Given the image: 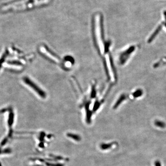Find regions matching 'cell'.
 Wrapping results in <instances>:
<instances>
[{
  "label": "cell",
  "instance_id": "cell-1",
  "mask_svg": "<svg viewBox=\"0 0 166 166\" xmlns=\"http://www.w3.org/2000/svg\"><path fill=\"white\" fill-rule=\"evenodd\" d=\"M94 31L97 45L102 54L108 50V46H106L103 38V16L100 13L95 15L94 17Z\"/></svg>",
  "mask_w": 166,
  "mask_h": 166
},
{
  "label": "cell",
  "instance_id": "cell-2",
  "mask_svg": "<svg viewBox=\"0 0 166 166\" xmlns=\"http://www.w3.org/2000/svg\"><path fill=\"white\" fill-rule=\"evenodd\" d=\"M0 114H6L5 122L7 132L6 135L12 139L13 138L14 133L13 127L15 120V114L13 112V110L11 107L2 109L0 110Z\"/></svg>",
  "mask_w": 166,
  "mask_h": 166
},
{
  "label": "cell",
  "instance_id": "cell-3",
  "mask_svg": "<svg viewBox=\"0 0 166 166\" xmlns=\"http://www.w3.org/2000/svg\"><path fill=\"white\" fill-rule=\"evenodd\" d=\"M137 48V45H131L126 48L120 53L119 57V62L121 65H124L128 61L131 55L135 52Z\"/></svg>",
  "mask_w": 166,
  "mask_h": 166
},
{
  "label": "cell",
  "instance_id": "cell-4",
  "mask_svg": "<svg viewBox=\"0 0 166 166\" xmlns=\"http://www.w3.org/2000/svg\"><path fill=\"white\" fill-rule=\"evenodd\" d=\"M23 80L24 83L26 84L27 85L31 87L35 92H36L39 96L42 97L44 98L45 97V94L41 90H40L39 88L38 87L34 82L31 80V79L28 78L27 77H24L23 79Z\"/></svg>",
  "mask_w": 166,
  "mask_h": 166
},
{
  "label": "cell",
  "instance_id": "cell-5",
  "mask_svg": "<svg viewBox=\"0 0 166 166\" xmlns=\"http://www.w3.org/2000/svg\"><path fill=\"white\" fill-rule=\"evenodd\" d=\"M40 49L42 53H43L44 55H46V56L48 57V58L52 60L53 61H55L56 62H60V60L58 59V58L55 56V55H53L52 53L50 52V51L47 50L45 47H40Z\"/></svg>",
  "mask_w": 166,
  "mask_h": 166
},
{
  "label": "cell",
  "instance_id": "cell-6",
  "mask_svg": "<svg viewBox=\"0 0 166 166\" xmlns=\"http://www.w3.org/2000/svg\"><path fill=\"white\" fill-rule=\"evenodd\" d=\"M143 94H144V93H143V90L140 89H138L131 93L130 95V97L132 99L138 98V97H140L141 96H142Z\"/></svg>",
  "mask_w": 166,
  "mask_h": 166
},
{
  "label": "cell",
  "instance_id": "cell-7",
  "mask_svg": "<svg viewBox=\"0 0 166 166\" xmlns=\"http://www.w3.org/2000/svg\"><path fill=\"white\" fill-rule=\"evenodd\" d=\"M12 152V149L9 147L0 148V156L10 155L11 154Z\"/></svg>",
  "mask_w": 166,
  "mask_h": 166
},
{
  "label": "cell",
  "instance_id": "cell-8",
  "mask_svg": "<svg viewBox=\"0 0 166 166\" xmlns=\"http://www.w3.org/2000/svg\"><path fill=\"white\" fill-rule=\"evenodd\" d=\"M67 135L68 137L71 138L73 139L76 140L77 141H79L80 140H81V138L79 136L76 135V134H72V133H68L67 134Z\"/></svg>",
  "mask_w": 166,
  "mask_h": 166
},
{
  "label": "cell",
  "instance_id": "cell-9",
  "mask_svg": "<svg viewBox=\"0 0 166 166\" xmlns=\"http://www.w3.org/2000/svg\"><path fill=\"white\" fill-rule=\"evenodd\" d=\"M155 124L156 127H159L161 128H164L165 127V124L164 122L159 120L155 121Z\"/></svg>",
  "mask_w": 166,
  "mask_h": 166
},
{
  "label": "cell",
  "instance_id": "cell-10",
  "mask_svg": "<svg viewBox=\"0 0 166 166\" xmlns=\"http://www.w3.org/2000/svg\"><path fill=\"white\" fill-rule=\"evenodd\" d=\"M112 145V144H102L101 146V149L103 150H106L109 148L110 147H111Z\"/></svg>",
  "mask_w": 166,
  "mask_h": 166
},
{
  "label": "cell",
  "instance_id": "cell-11",
  "mask_svg": "<svg viewBox=\"0 0 166 166\" xmlns=\"http://www.w3.org/2000/svg\"><path fill=\"white\" fill-rule=\"evenodd\" d=\"M7 52H6L5 53L4 55H3V56L2 57V58L0 60V68H1V66L2 65V62L3 61H4L5 60V58H6V57L7 56Z\"/></svg>",
  "mask_w": 166,
  "mask_h": 166
},
{
  "label": "cell",
  "instance_id": "cell-12",
  "mask_svg": "<svg viewBox=\"0 0 166 166\" xmlns=\"http://www.w3.org/2000/svg\"><path fill=\"white\" fill-rule=\"evenodd\" d=\"M155 166H161L159 162H155Z\"/></svg>",
  "mask_w": 166,
  "mask_h": 166
},
{
  "label": "cell",
  "instance_id": "cell-13",
  "mask_svg": "<svg viewBox=\"0 0 166 166\" xmlns=\"http://www.w3.org/2000/svg\"><path fill=\"white\" fill-rule=\"evenodd\" d=\"M164 17H165V26H166V11H165V12H164Z\"/></svg>",
  "mask_w": 166,
  "mask_h": 166
},
{
  "label": "cell",
  "instance_id": "cell-14",
  "mask_svg": "<svg viewBox=\"0 0 166 166\" xmlns=\"http://www.w3.org/2000/svg\"><path fill=\"white\" fill-rule=\"evenodd\" d=\"M0 166H2V164L1 163V162H0Z\"/></svg>",
  "mask_w": 166,
  "mask_h": 166
}]
</instances>
